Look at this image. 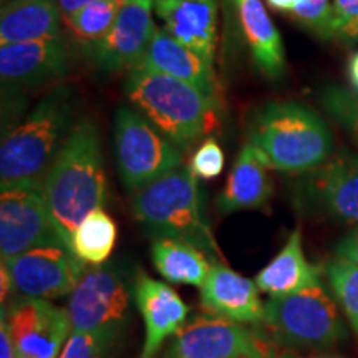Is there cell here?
<instances>
[{
	"mask_svg": "<svg viewBox=\"0 0 358 358\" xmlns=\"http://www.w3.org/2000/svg\"><path fill=\"white\" fill-rule=\"evenodd\" d=\"M155 0L122 3L110 32L93 47L95 64L103 71L131 70L145 58L158 27L153 22Z\"/></svg>",
	"mask_w": 358,
	"mask_h": 358,
	"instance_id": "5bb4252c",
	"label": "cell"
},
{
	"mask_svg": "<svg viewBox=\"0 0 358 358\" xmlns=\"http://www.w3.org/2000/svg\"><path fill=\"white\" fill-rule=\"evenodd\" d=\"M57 2H58V7H60L62 17L66 19V17L73 15V13L82 10L83 7H87L88 3L95 2V0H57Z\"/></svg>",
	"mask_w": 358,
	"mask_h": 358,
	"instance_id": "e575fe53",
	"label": "cell"
},
{
	"mask_svg": "<svg viewBox=\"0 0 358 358\" xmlns=\"http://www.w3.org/2000/svg\"><path fill=\"white\" fill-rule=\"evenodd\" d=\"M131 211L153 237L185 241L216 261L222 259L206 217L198 176L186 164L134 192Z\"/></svg>",
	"mask_w": 358,
	"mask_h": 358,
	"instance_id": "277c9868",
	"label": "cell"
},
{
	"mask_svg": "<svg viewBox=\"0 0 358 358\" xmlns=\"http://www.w3.org/2000/svg\"><path fill=\"white\" fill-rule=\"evenodd\" d=\"M248 143L268 169L306 174L332 158L329 124L310 106L299 101H268L254 116Z\"/></svg>",
	"mask_w": 358,
	"mask_h": 358,
	"instance_id": "7a4b0ae2",
	"label": "cell"
},
{
	"mask_svg": "<svg viewBox=\"0 0 358 358\" xmlns=\"http://www.w3.org/2000/svg\"><path fill=\"white\" fill-rule=\"evenodd\" d=\"M234 7L236 19L257 70L267 78L279 80L285 73L284 45L262 0H234Z\"/></svg>",
	"mask_w": 358,
	"mask_h": 358,
	"instance_id": "44dd1931",
	"label": "cell"
},
{
	"mask_svg": "<svg viewBox=\"0 0 358 358\" xmlns=\"http://www.w3.org/2000/svg\"><path fill=\"white\" fill-rule=\"evenodd\" d=\"M191 171L198 178L214 179L224 169V151L214 138H208L203 141L198 150L192 155L191 163L187 164Z\"/></svg>",
	"mask_w": 358,
	"mask_h": 358,
	"instance_id": "4dcf8cb0",
	"label": "cell"
},
{
	"mask_svg": "<svg viewBox=\"0 0 358 358\" xmlns=\"http://www.w3.org/2000/svg\"><path fill=\"white\" fill-rule=\"evenodd\" d=\"M335 254L340 259L358 264V226L342 237L335 245Z\"/></svg>",
	"mask_w": 358,
	"mask_h": 358,
	"instance_id": "d6a6232c",
	"label": "cell"
},
{
	"mask_svg": "<svg viewBox=\"0 0 358 358\" xmlns=\"http://www.w3.org/2000/svg\"><path fill=\"white\" fill-rule=\"evenodd\" d=\"M268 358H297V357L290 352H275L274 350L271 355H268Z\"/></svg>",
	"mask_w": 358,
	"mask_h": 358,
	"instance_id": "ab89813d",
	"label": "cell"
},
{
	"mask_svg": "<svg viewBox=\"0 0 358 358\" xmlns=\"http://www.w3.org/2000/svg\"><path fill=\"white\" fill-rule=\"evenodd\" d=\"M116 2H120V3H127V2H131V0H116Z\"/></svg>",
	"mask_w": 358,
	"mask_h": 358,
	"instance_id": "60d3db41",
	"label": "cell"
},
{
	"mask_svg": "<svg viewBox=\"0 0 358 358\" xmlns=\"http://www.w3.org/2000/svg\"><path fill=\"white\" fill-rule=\"evenodd\" d=\"M113 136L120 178L133 192L185 164L176 143L129 106L116 110Z\"/></svg>",
	"mask_w": 358,
	"mask_h": 358,
	"instance_id": "ba28073f",
	"label": "cell"
},
{
	"mask_svg": "<svg viewBox=\"0 0 358 358\" xmlns=\"http://www.w3.org/2000/svg\"><path fill=\"white\" fill-rule=\"evenodd\" d=\"M62 20L57 0H10L0 17V43L60 38Z\"/></svg>",
	"mask_w": 358,
	"mask_h": 358,
	"instance_id": "603a6c76",
	"label": "cell"
},
{
	"mask_svg": "<svg viewBox=\"0 0 358 358\" xmlns=\"http://www.w3.org/2000/svg\"><path fill=\"white\" fill-rule=\"evenodd\" d=\"M262 324L279 345L302 350L330 348L347 335L337 306L322 284L268 299Z\"/></svg>",
	"mask_w": 358,
	"mask_h": 358,
	"instance_id": "8992f818",
	"label": "cell"
},
{
	"mask_svg": "<svg viewBox=\"0 0 358 358\" xmlns=\"http://www.w3.org/2000/svg\"><path fill=\"white\" fill-rule=\"evenodd\" d=\"M70 58L64 40L45 38L0 47V75L7 83L42 87L64 78Z\"/></svg>",
	"mask_w": 358,
	"mask_h": 358,
	"instance_id": "2e32d148",
	"label": "cell"
},
{
	"mask_svg": "<svg viewBox=\"0 0 358 358\" xmlns=\"http://www.w3.org/2000/svg\"><path fill=\"white\" fill-rule=\"evenodd\" d=\"M267 169L268 166L257 155V151L249 143H245L241 153L237 155L226 186L217 196V211L232 214L244 209L266 208L274 192Z\"/></svg>",
	"mask_w": 358,
	"mask_h": 358,
	"instance_id": "d6986e66",
	"label": "cell"
},
{
	"mask_svg": "<svg viewBox=\"0 0 358 358\" xmlns=\"http://www.w3.org/2000/svg\"><path fill=\"white\" fill-rule=\"evenodd\" d=\"M141 64L182 80L217 101V80L213 65L178 42L166 29H156Z\"/></svg>",
	"mask_w": 358,
	"mask_h": 358,
	"instance_id": "ffe728a7",
	"label": "cell"
},
{
	"mask_svg": "<svg viewBox=\"0 0 358 358\" xmlns=\"http://www.w3.org/2000/svg\"><path fill=\"white\" fill-rule=\"evenodd\" d=\"M155 8L163 29L214 65L217 0H156Z\"/></svg>",
	"mask_w": 358,
	"mask_h": 358,
	"instance_id": "ac0fdd59",
	"label": "cell"
},
{
	"mask_svg": "<svg viewBox=\"0 0 358 358\" xmlns=\"http://www.w3.org/2000/svg\"><path fill=\"white\" fill-rule=\"evenodd\" d=\"M77 96L70 87H55L0 146V187L42 181L75 128Z\"/></svg>",
	"mask_w": 358,
	"mask_h": 358,
	"instance_id": "3957f363",
	"label": "cell"
},
{
	"mask_svg": "<svg viewBox=\"0 0 358 358\" xmlns=\"http://www.w3.org/2000/svg\"><path fill=\"white\" fill-rule=\"evenodd\" d=\"M0 254L2 259L45 245H65L53 226L42 181L0 187Z\"/></svg>",
	"mask_w": 358,
	"mask_h": 358,
	"instance_id": "9c48e42d",
	"label": "cell"
},
{
	"mask_svg": "<svg viewBox=\"0 0 358 358\" xmlns=\"http://www.w3.org/2000/svg\"><path fill=\"white\" fill-rule=\"evenodd\" d=\"M274 352L244 324L199 315L174 335L163 358H268Z\"/></svg>",
	"mask_w": 358,
	"mask_h": 358,
	"instance_id": "30bf717a",
	"label": "cell"
},
{
	"mask_svg": "<svg viewBox=\"0 0 358 358\" xmlns=\"http://www.w3.org/2000/svg\"><path fill=\"white\" fill-rule=\"evenodd\" d=\"M19 297L57 299L71 294L88 264L65 245L35 248L2 259Z\"/></svg>",
	"mask_w": 358,
	"mask_h": 358,
	"instance_id": "8fae6325",
	"label": "cell"
},
{
	"mask_svg": "<svg viewBox=\"0 0 358 358\" xmlns=\"http://www.w3.org/2000/svg\"><path fill=\"white\" fill-rule=\"evenodd\" d=\"M268 7L274 8V10H279V12H290L294 8L295 3H297V0H267Z\"/></svg>",
	"mask_w": 358,
	"mask_h": 358,
	"instance_id": "f35d334b",
	"label": "cell"
},
{
	"mask_svg": "<svg viewBox=\"0 0 358 358\" xmlns=\"http://www.w3.org/2000/svg\"><path fill=\"white\" fill-rule=\"evenodd\" d=\"M289 13L319 37L335 38L334 2L330 0H297Z\"/></svg>",
	"mask_w": 358,
	"mask_h": 358,
	"instance_id": "f1b7e54d",
	"label": "cell"
},
{
	"mask_svg": "<svg viewBox=\"0 0 358 358\" xmlns=\"http://www.w3.org/2000/svg\"><path fill=\"white\" fill-rule=\"evenodd\" d=\"M256 285L271 297L297 294L320 284V268L306 259L302 248V232L294 229L280 252L256 275Z\"/></svg>",
	"mask_w": 358,
	"mask_h": 358,
	"instance_id": "7402d4cb",
	"label": "cell"
},
{
	"mask_svg": "<svg viewBox=\"0 0 358 358\" xmlns=\"http://www.w3.org/2000/svg\"><path fill=\"white\" fill-rule=\"evenodd\" d=\"M0 312L6 315L19 358H58L73 332L66 308L47 299L19 297Z\"/></svg>",
	"mask_w": 358,
	"mask_h": 358,
	"instance_id": "7c38bea8",
	"label": "cell"
},
{
	"mask_svg": "<svg viewBox=\"0 0 358 358\" xmlns=\"http://www.w3.org/2000/svg\"><path fill=\"white\" fill-rule=\"evenodd\" d=\"M338 40H343V42H358V20L353 22L352 25H348L345 30H342V32L338 34Z\"/></svg>",
	"mask_w": 358,
	"mask_h": 358,
	"instance_id": "74e56055",
	"label": "cell"
},
{
	"mask_svg": "<svg viewBox=\"0 0 358 358\" xmlns=\"http://www.w3.org/2000/svg\"><path fill=\"white\" fill-rule=\"evenodd\" d=\"M201 306L211 315L237 324L257 325L264 320V303L256 282L214 261L201 287Z\"/></svg>",
	"mask_w": 358,
	"mask_h": 358,
	"instance_id": "e0dca14e",
	"label": "cell"
},
{
	"mask_svg": "<svg viewBox=\"0 0 358 358\" xmlns=\"http://www.w3.org/2000/svg\"><path fill=\"white\" fill-rule=\"evenodd\" d=\"M0 284H2V292H0V299H2V306H6L7 297L10 295V292H13V282L12 277L8 274L7 267L3 266L0 267Z\"/></svg>",
	"mask_w": 358,
	"mask_h": 358,
	"instance_id": "8d00e7d4",
	"label": "cell"
},
{
	"mask_svg": "<svg viewBox=\"0 0 358 358\" xmlns=\"http://www.w3.org/2000/svg\"><path fill=\"white\" fill-rule=\"evenodd\" d=\"M48 214L66 248L80 222L106 203V174L96 124H75L60 155L42 179ZM71 250V249H70Z\"/></svg>",
	"mask_w": 358,
	"mask_h": 358,
	"instance_id": "6da1fadb",
	"label": "cell"
},
{
	"mask_svg": "<svg viewBox=\"0 0 358 358\" xmlns=\"http://www.w3.org/2000/svg\"><path fill=\"white\" fill-rule=\"evenodd\" d=\"M327 113L337 122L358 145V95L342 87H327L320 95Z\"/></svg>",
	"mask_w": 358,
	"mask_h": 358,
	"instance_id": "83f0119b",
	"label": "cell"
},
{
	"mask_svg": "<svg viewBox=\"0 0 358 358\" xmlns=\"http://www.w3.org/2000/svg\"><path fill=\"white\" fill-rule=\"evenodd\" d=\"M133 285L116 264L92 266L71 290L66 312L73 332L93 334L116 345L129 322Z\"/></svg>",
	"mask_w": 358,
	"mask_h": 358,
	"instance_id": "52a82bcc",
	"label": "cell"
},
{
	"mask_svg": "<svg viewBox=\"0 0 358 358\" xmlns=\"http://www.w3.org/2000/svg\"><path fill=\"white\" fill-rule=\"evenodd\" d=\"M0 358H19L15 347H13L10 332H8L6 315L0 312Z\"/></svg>",
	"mask_w": 358,
	"mask_h": 358,
	"instance_id": "836d02e7",
	"label": "cell"
},
{
	"mask_svg": "<svg viewBox=\"0 0 358 358\" xmlns=\"http://www.w3.org/2000/svg\"><path fill=\"white\" fill-rule=\"evenodd\" d=\"M358 20V0H334L335 38L342 30Z\"/></svg>",
	"mask_w": 358,
	"mask_h": 358,
	"instance_id": "1f68e13d",
	"label": "cell"
},
{
	"mask_svg": "<svg viewBox=\"0 0 358 358\" xmlns=\"http://www.w3.org/2000/svg\"><path fill=\"white\" fill-rule=\"evenodd\" d=\"M322 358H324V357H322Z\"/></svg>",
	"mask_w": 358,
	"mask_h": 358,
	"instance_id": "b9f144b4",
	"label": "cell"
},
{
	"mask_svg": "<svg viewBox=\"0 0 358 358\" xmlns=\"http://www.w3.org/2000/svg\"><path fill=\"white\" fill-rule=\"evenodd\" d=\"M297 199L313 213L358 226V155L338 153L306 173Z\"/></svg>",
	"mask_w": 358,
	"mask_h": 358,
	"instance_id": "4fadbf2b",
	"label": "cell"
},
{
	"mask_svg": "<svg viewBox=\"0 0 358 358\" xmlns=\"http://www.w3.org/2000/svg\"><path fill=\"white\" fill-rule=\"evenodd\" d=\"M151 257L156 271L171 284L203 287L216 259L189 243L171 237H153Z\"/></svg>",
	"mask_w": 358,
	"mask_h": 358,
	"instance_id": "cb8c5ba5",
	"label": "cell"
},
{
	"mask_svg": "<svg viewBox=\"0 0 358 358\" xmlns=\"http://www.w3.org/2000/svg\"><path fill=\"white\" fill-rule=\"evenodd\" d=\"M113 343L93 334L71 332L58 358H111Z\"/></svg>",
	"mask_w": 358,
	"mask_h": 358,
	"instance_id": "f546056e",
	"label": "cell"
},
{
	"mask_svg": "<svg viewBox=\"0 0 358 358\" xmlns=\"http://www.w3.org/2000/svg\"><path fill=\"white\" fill-rule=\"evenodd\" d=\"M124 92L141 115L178 146L201 140L217 123L216 100L153 66L140 64L128 70Z\"/></svg>",
	"mask_w": 358,
	"mask_h": 358,
	"instance_id": "5b68a950",
	"label": "cell"
},
{
	"mask_svg": "<svg viewBox=\"0 0 358 358\" xmlns=\"http://www.w3.org/2000/svg\"><path fill=\"white\" fill-rule=\"evenodd\" d=\"M133 301L145 324V343L140 358H156L163 343L186 324L189 308L169 285L151 279L143 268L134 275Z\"/></svg>",
	"mask_w": 358,
	"mask_h": 358,
	"instance_id": "9a60e30c",
	"label": "cell"
},
{
	"mask_svg": "<svg viewBox=\"0 0 358 358\" xmlns=\"http://www.w3.org/2000/svg\"><path fill=\"white\" fill-rule=\"evenodd\" d=\"M347 75H348V83H350V90L355 93V95H358V52L353 53L350 60H348Z\"/></svg>",
	"mask_w": 358,
	"mask_h": 358,
	"instance_id": "d590c367",
	"label": "cell"
},
{
	"mask_svg": "<svg viewBox=\"0 0 358 358\" xmlns=\"http://www.w3.org/2000/svg\"><path fill=\"white\" fill-rule=\"evenodd\" d=\"M116 222L105 209H96L80 222L71 236L70 249L88 266H101L108 261L116 245Z\"/></svg>",
	"mask_w": 358,
	"mask_h": 358,
	"instance_id": "d4e9b609",
	"label": "cell"
},
{
	"mask_svg": "<svg viewBox=\"0 0 358 358\" xmlns=\"http://www.w3.org/2000/svg\"><path fill=\"white\" fill-rule=\"evenodd\" d=\"M325 274L338 306L358 337V264L335 257L325 264Z\"/></svg>",
	"mask_w": 358,
	"mask_h": 358,
	"instance_id": "4316f807",
	"label": "cell"
},
{
	"mask_svg": "<svg viewBox=\"0 0 358 358\" xmlns=\"http://www.w3.org/2000/svg\"><path fill=\"white\" fill-rule=\"evenodd\" d=\"M122 3L116 0H95L82 10L66 17L64 22L80 42L92 45V48L110 32Z\"/></svg>",
	"mask_w": 358,
	"mask_h": 358,
	"instance_id": "484cf974",
	"label": "cell"
}]
</instances>
